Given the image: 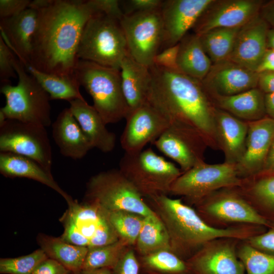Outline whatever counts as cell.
<instances>
[{"instance_id":"cell-33","label":"cell","mask_w":274,"mask_h":274,"mask_svg":"<svg viewBox=\"0 0 274 274\" xmlns=\"http://www.w3.org/2000/svg\"><path fill=\"white\" fill-rule=\"evenodd\" d=\"M23 65L26 71L36 79L48 93L51 100L70 101L77 98H84L80 93V85L75 75L61 77L41 72L29 64Z\"/></svg>"},{"instance_id":"cell-22","label":"cell","mask_w":274,"mask_h":274,"mask_svg":"<svg viewBox=\"0 0 274 274\" xmlns=\"http://www.w3.org/2000/svg\"><path fill=\"white\" fill-rule=\"evenodd\" d=\"M37 18V10L31 7L17 15L0 18V36L23 64H29Z\"/></svg>"},{"instance_id":"cell-9","label":"cell","mask_w":274,"mask_h":274,"mask_svg":"<svg viewBox=\"0 0 274 274\" xmlns=\"http://www.w3.org/2000/svg\"><path fill=\"white\" fill-rule=\"evenodd\" d=\"M133 184L119 169L92 176L83 201L97 203L108 212L127 211L146 217L155 213Z\"/></svg>"},{"instance_id":"cell-31","label":"cell","mask_w":274,"mask_h":274,"mask_svg":"<svg viewBox=\"0 0 274 274\" xmlns=\"http://www.w3.org/2000/svg\"><path fill=\"white\" fill-rule=\"evenodd\" d=\"M244 180L240 192L262 216L274 221V174Z\"/></svg>"},{"instance_id":"cell-5","label":"cell","mask_w":274,"mask_h":274,"mask_svg":"<svg viewBox=\"0 0 274 274\" xmlns=\"http://www.w3.org/2000/svg\"><path fill=\"white\" fill-rule=\"evenodd\" d=\"M128 53L120 20L102 13L93 15L82 31L78 48V58L120 69Z\"/></svg>"},{"instance_id":"cell-26","label":"cell","mask_w":274,"mask_h":274,"mask_svg":"<svg viewBox=\"0 0 274 274\" xmlns=\"http://www.w3.org/2000/svg\"><path fill=\"white\" fill-rule=\"evenodd\" d=\"M0 173L6 178H25L35 180L57 192L67 203L73 200L54 180L52 173L27 157L11 152H1Z\"/></svg>"},{"instance_id":"cell-17","label":"cell","mask_w":274,"mask_h":274,"mask_svg":"<svg viewBox=\"0 0 274 274\" xmlns=\"http://www.w3.org/2000/svg\"><path fill=\"white\" fill-rule=\"evenodd\" d=\"M120 137V144L126 153L142 151L153 143L171 123L168 119L147 102L129 112Z\"/></svg>"},{"instance_id":"cell-36","label":"cell","mask_w":274,"mask_h":274,"mask_svg":"<svg viewBox=\"0 0 274 274\" xmlns=\"http://www.w3.org/2000/svg\"><path fill=\"white\" fill-rule=\"evenodd\" d=\"M129 246L124 241L106 245L88 248L81 270L98 268L112 269L118 263Z\"/></svg>"},{"instance_id":"cell-32","label":"cell","mask_w":274,"mask_h":274,"mask_svg":"<svg viewBox=\"0 0 274 274\" xmlns=\"http://www.w3.org/2000/svg\"><path fill=\"white\" fill-rule=\"evenodd\" d=\"M135 244L142 256L160 250H172L167 230L156 213L145 217Z\"/></svg>"},{"instance_id":"cell-12","label":"cell","mask_w":274,"mask_h":274,"mask_svg":"<svg viewBox=\"0 0 274 274\" xmlns=\"http://www.w3.org/2000/svg\"><path fill=\"white\" fill-rule=\"evenodd\" d=\"M127 49L138 62L150 67L161 51L163 25L160 9L124 15L120 21Z\"/></svg>"},{"instance_id":"cell-40","label":"cell","mask_w":274,"mask_h":274,"mask_svg":"<svg viewBox=\"0 0 274 274\" xmlns=\"http://www.w3.org/2000/svg\"><path fill=\"white\" fill-rule=\"evenodd\" d=\"M15 58L12 50L0 36L1 84L10 83V78L17 77L14 65Z\"/></svg>"},{"instance_id":"cell-35","label":"cell","mask_w":274,"mask_h":274,"mask_svg":"<svg viewBox=\"0 0 274 274\" xmlns=\"http://www.w3.org/2000/svg\"><path fill=\"white\" fill-rule=\"evenodd\" d=\"M239 28H217L199 36L202 46L213 63L228 59Z\"/></svg>"},{"instance_id":"cell-53","label":"cell","mask_w":274,"mask_h":274,"mask_svg":"<svg viewBox=\"0 0 274 274\" xmlns=\"http://www.w3.org/2000/svg\"><path fill=\"white\" fill-rule=\"evenodd\" d=\"M75 274H112L110 268H98L91 270H81Z\"/></svg>"},{"instance_id":"cell-39","label":"cell","mask_w":274,"mask_h":274,"mask_svg":"<svg viewBox=\"0 0 274 274\" xmlns=\"http://www.w3.org/2000/svg\"><path fill=\"white\" fill-rule=\"evenodd\" d=\"M48 258L41 248L27 255L15 258H2L0 259V273L31 274L42 261Z\"/></svg>"},{"instance_id":"cell-27","label":"cell","mask_w":274,"mask_h":274,"mask_svg":"<svg viewBox=\"0 0 274 274\" xmlns=\"http://www.w3.org/2000/svg\"><path fill=\"white\" fill-rule=\"evenodd\" d=\"M120 71L129 113L147 102L151 75L149 67L136 61L129 53L123 59Z\"/></svg>"},{"instance_id":"cell-20","label":"cell","mask_w":274,"mask_h":274,"mask_svg":"<svg viewBox=\"0 0 274 274\" xmlns=\"http://www.w3.org/2000/svg\"><path fill=\"white\" fill-rule=\"evenodd\" d=\"M247 122L245 150L236 164L238 175L243 180L261 175L274 138V119L266 116Z\"/></svg>"},{"instance_id":"cell-30","label":"cell","mask_w":274,"mask_h":274,"mask_svg":"<svg viewBox=\"0 0 274 274\" xmlns=\"http://www.w3.org/2000/svg\"><path fill=\"white\" fill-rule=\"evenodd\" d=\"M38 244L47 256L53 259L75 274L82 269L88 248L66 242L60 237L40 233Z\"/></svg>"},{"instance_id":"cell-47","label":"cell","mask_w":274,"mask_h":274,"mask_svg":"<svg viewBox=\"0 0 274 274\" xmlns=\"http://www.w3.org/2000/svg\"><path fill=\"white\" fill-rule=\"evenodd\" d=\"M31 274H72L71 272L56 261L47 258Z\"/></svg>"},{"instance_id":"cell-7","label":"cell","mask_w":274,"mask_h":274,"mask_svg":"<svg viewBox=\"0 0 274 274\" xmlns=\"http://www.w3.org/2000/svg\"><path fill=\"white\" fill-rule=\"evenodd\" d=\"M67 205L59 219L63 228L60 237L66 242L90 248L119 239L110 222L109 212L97 203L73 199Z\"/></svg>"},{"instance_id":"cell-13","label":"cell","mask_w":274,"mask_h":274,"mask_svg":"<svg viewBox=\"0 0 274 274\" xmlns=\"http://www.w3.org/2000/svg\"><path fill=\"white\" fill-rule=\"evenodd\" d=\"M0 152L30 158L51 173L52 147L43 126L7 119L0 125Z\"/></svg>"},{"instance_id":"cell-49","label":"cell","mask_w":274,"mask_h":274,"mask_svg":"<svg viewBox=\"0 0 274 274\" xmlns=\"http://www.w3.org/2000/svg\"><path fill=\"white\" fill-rule=\"evenodd\" d=\"M259 15L270 28H274V0L264 1L260 8Z\"/></svg>"},{"instance_id":"cell-37","label":"cell","mask_w":274,"mask_h":274,"mask_svg":"<svg viewBox=\"0 0 274 274\" xmlns=\"http://www.w3.org/2000/svg\"><path fill=\"white\" fill-rule=\"evenodd\" d=\"M237 254L246 274H274V255L251 246L246 240L240 241Z\"/></svg>"},{"instance_id":"cell-24","label":"cell","mask_w":274,"mask_h":274,"mask_svg":"<svg viewBox=\"0 0 274 274\" xmlns=\"http://www.w3.org/2000/svg\"><path fill=\"white\" fill-rule=\"evenodd\" d=\"M52 127L54 141L64 156L81 159L93 148L69 108L59 114Z\"/></svg>"},{"instance_id":"cell-14","label":"cell","mask_w":274,"mask_h":274,"mask_svg":"<svg viewBox=\"0 0 274 274\" xmlns=\"http://www.w3.org/2000/svg\"><path fill=\"white\" fill-rule=\"evenodd\" d=\"M153 144L159 151L176 162L182 173L204 162L206 143L195 130L185 124L171 123Z\"/></svg>"},{"instance_id":"cell-23","label":"cell","mask_w":274,"mask_h":274,"mask_svg":"<svg viewBox=\"0 0 274 274\" xmlns=\"http://www.w3.org/2000/svg\"><path fill=\"white\" fill-rule=\"evenodd\" d=\"M215 120L217 144L224 153L225 162L236 165L245 150L248 122L218 108Z\"/></svg>"},{"instance_id":"cell-50","label":"cell","mask_w":274,"mask_h":274,"mask_svg":"<svg viewBox=\"0 0 274 274\" xmlns=\"http://www.w3.org/2000/svg\"><path fill=\"white\" fill-rule=\"evenodd\" d=\"M256 72H274V50L267 49Z\"/></svg>"},{"instance_id":"cell-41","label":"cell","mask_w":274,"mask_h":274,"mask_svg":"<svg viewBox=\"0 0 274 274\" xmlns=\"http://www.w3.org/2000/svg\"><path fill=\"white\" fill-rule=\"evenodd\" d=\"M162 0H123L120 4L124 15L160 9Z\"/></svg>"},{"instance_id":"cell-10","label":"cell","mask_w":274,"mask_h":274,"mask_svg":"<svg viewBox=\"0 0 274 274\" xmlns=\"http://www.w3.org/2000/svg\"><path fill=\"white\" fill-rule=\"evenodd\" d=\"M236 188L211 194L195 204L197 212L208 224L217 228L240 225L269 227L271 221L260 215Z\"/></svg>"},{"instance_id":"cell-25","label":"cell","mask_w":274,"mask_h":274,"mask_svg":"<svg viewBox=\"0 0 274 274\" xmlns=\"http://www.w3.org/2000/svg\"><path fill=\"white\" fill-rule=\"evenodd\" d=\"M68 102L69 109L93 148L104 153L112 151L116 145V136L107 128L94 107L89 105L84 98L74 99Z\"/></svg>"},{"instance_id":"cell-42","label":"cell","mask_w":274,"mask_h":274,"mask_svg":"<svg viewBox=\"0 0 274 274\" xmlns=\"http://www.w3.org/2000/svg\"><path fill=\"white\" fill-rule=\"evenodd\" d=\"M251 246L262 252L274 255V221L266 231L246 240Z\"/></svg>"},{"instance_id":"cell-38","label":"cell","mask_w":274,"mask_h":274,"mask_svg":"<svg viewBox=\"0 0 274 274\" xmlns=\"http://www.w3.org/2000/svg\"><path fill=\"white\" fill-rule=\"evenodd\" d=\"M108 212L110 222L119 239L129 246L135 244L145 217L127 211Z\"/></svg>"},{"instance_id":"cell-52","label":"cell","mask_w":274,"mask_h":274,"mask_svg":"<svg viewBox=\"0 0 274 274\" xmlns=\"http://www.w3.org/2000/svg\"><path fill=\"white\" fill-rule=\"evenodd\" d=\"M266 116L274 119V92L265 94Z\"/></svg>"},{"instance_id":"cell-18","label":"cell","mask_w":274,"mask_h":274,"mask_svg":"<svg viewBox=\"0 0 274 274\" xmlns=\"http://www.w3.org/2000/svg\"><path fill=\"white\" fill-rule=\"evenodd\" d=\"M212 0H165L160 8L163 39L161 51L178 44Z\"/></svg>"},{"instance_id":"cell-8","label":"cell","mask_w":274,"mask_h":274,"mask_svg":"<svg viewBox=\"0 0 274 274\" xmlns=\"http://www.w3.org/2000/svg\"><path fill=\"white\" fill-rule=\"evenodd\" d=\"M119 169L147 198L169 194L173 184L182 173L151 148L138 152H124Z\"/></svg>"},{"instance_id":"cell-46","label":"cell","mask_w":274,"mask_h":274,"mask_svg":"<svg viewBox=\"0 0 274 274\" xmlns=\"http://www.w3.org/2000/svg\"><path fill=\"white\" fill-rule=\"evenodd\" d=\"M98 13L112 16L120 21L124 16L120 1L118 0H93Z\"/></svg>"},{"instance_id":"cell-3","label":"cell","mask_w":274,"mask_h":274,"mask_svg":"<svg viewBox=\"0 0 274 274\" xmlns=\"http://www.w3.org/2000/svg\"><path fill=\"white\" fill-rule=\"evenodd\" d=\"M147 198L157 210V214L167 230L172 251L183 259L190 258L211 241L220 238L245 241L263 231L262 227L252 225L215 227L205 222L196 211L181 199L172 198L167 195Z\"/></svg>"},{"instance_id":"cell-19","label":"cell","mask_w":274,"mask_h":274,"mask_svg":"<svg viewBox=\"0 0 274 274\" xmlns=\"http://www.w3.org/2000/svg\"><path fill=\"white\" fill-rule=\"evenodd\" d=\"M259 74L229 60L213 63L202 80L210 96H229L258 87Z\"/></svg>"},{"instance_id":"cell-54","label":"cell","mask_w":274,"mask_h":274,"mask_svg":"<svg viewBox=\"0 0 274 274\" xmlns=\"http://www.w3.org/2000/svg\"><path fill=\"white\" fill-rule=\"evenodd\" d=\"M267 49L274 50V28H269L266 37Z\"/></svg>"},{"instance_id":"cell-34","label":"cell","mask_w":274,"mask_h":274,"mask_svg":"<svg viewBox=\"0 0 274 274\" xmlns=\"http://www.w3.org/2000/svg\"><path fill=\"white\" fill-rule=\"evenodd\" d=\"M139 260L144 274H193L187 261L172 250H160Z\"/></svg>"},{"instance_id":"cell-28","label":"cell","mask_w":274,"mask_h":274,"mask_svg":"<svg viewBox=\"0 0 274 274\" xmlns=\"http://www.w3.org/2000/svg\"><path fill=\"white\" fill-rule=\"evenodd\" d=\"M216 108L246 122L266 116L265 94L258 87L229 96H210Z\"/></svg>"},{"instance_id":"cell-11","label":"cell","mask_w":274,"mask_h":274,"mask_svg":"<svg viewBox=\"0 0 274 274\" xmlns=\"http://www.w3.org/2000/svg\"><path fill=\"white\" fill-rule=\"evenodd\" d=\"M243 182L235 164L203 162L182 173L173 184L169 194L182 196L196 204L216 191L239 187Z\"/></svg>"},{"instance_id":"cell-1","label":"cell","mask_w":274,"mask_h":274,"mask_svg":"<svg viewBox=\"0 0 274 274\" xmlns=\"http://www.w3.org/2000/svg\"><path fill=\"white\" fill-rule=\"evenodd\" d=\"M38 11L29 64L61 77L75 76L83 28L98 13L93 0H35Z\"/></svg>"},{"instance_id":"cell-15","label":"cell","mask_w":274,"mask_h":274,"mask_svg":"<svg viewBox=\"0 0 274 274\" xmlns=\"http://www.w3.org/2000/svg\"><path fill=\"white\" fill-rule=\"evenodd\" d=\"M264 1L212 0L192 28L199 36L217 28H237L259 14Z\"/></svg>"},{"instance_id":"cell-16","label":"cell","mask_w":274,"mask_h":274,"mask_svg":"<svg viewBox=\"0 0 274 274\" xmlns=\"http://www.w3.org/2000/svg\"><path fill=\"white\" fill-rule=\"evenodd\" d=\"M240 241L220 238L200 248L187 260L193 274H246L237 254Z\"/></svg>"},{"instance_id":"cell-45","label":"cell","mask_w":274,"mask_h":274,"mask_svg":"<svg viewBox=\"0 0 274 274\" xmlns=\"http://www.w3.org/2000/svg\"><path fill=\"white\" fill-rule=\"evenodd\" d=\"M31 2L29 0H1L0 18L17 15L27 9Z\"/></svg>"},{"instance_id":"cell-21","label":"cell","mask_w":274,"mask_h":274,"mask_svg":"<svg viewBox=\"0 0 274 274\" xmlns=\"http://www.w3.org/2000/svg\"><path fill=\"white\" fill-rule=\"evenodd\" d=\"M270 27L259 14L240 27L227 60L256 72L267 49Z\"/></svg>"},{"instance_id":"cell-2","label":"cell","mask_w":274,"mask_h":274,"mask_svg":"<svg viewBox=\"0 0 274 274\" xmlns=\"http://www.w3.org/2000/svg\"><path fill=\"white\" fill-rule=\"evenodd\" d=\"M149 69L151 81L147 102L170 123L188 126L198 133L206 145L218 146L215 120L216 107L201 82L154 64Z\"/></svg>"},{"instance_id":"cell-29","label":"cell","mask_w":274,"mask_h":274,"mask_svg":"<svg viewBox=\"0 0 274 274\" xmlns=\"http://www.w3.org/2000/svg\"><path fill=\"white\" fill-rule=\"evenodd\" d=\"M179 44L177 62L180 72L201 82L213 63L203 48L199 36L187 33Z\"/></svg>"},{"instance_id":"cell-43","label":"cell","mask_w":274,"mask_h":274,"mask_svg":"<svg viewBox=\"0 0 274 274\" xmlns=\"http://www.w3.org/2000/svg\"><path fill=\"white\" fill-rule=\"evenodd\" d=\"M140 272L139 259L134 252L128 249L112 269V274H140Z\"/></svg>"},{"instance_id":"cell-6","label":"cell","mask_w":274,"mask_h":274,"mask_svg":"<svg viewBox=\"0 0 274 274\" xmlns=\"http://www.w3.org/2000/svg\"><path fill=\"white\" fill-rule=\"evenodd\" d=\"M14 65L18 82L15 86L11 83L1 84V93L6 98V104L0 111L6 119L45 127L50 126L51 118L49 95L26 71L18 58H15Z\"/></svg>"},{"instance_id":"cell-48","label":"cell","mask_w":274,"mask_h":274,"mask_svg":"<svg viewBox=\"0 0 274 274\" xmlns=\"http://www.w3.org/2000/svg\"><path fill=\"white\" fill-rule=\"evenodd\" d=\"M257 87L264 94L274 92V72L259 73Z\"/></svg>"},{"instance_id":"cell-51","label":"cell","mask_w":274,"mask_h":274,"mask_svg":"<svg viewBox=\"0 0 274 274\" xmlns=\"http://www.w3.org/2000/svg\"><path fill=\"white\" fill-rule=\"evenodd\" d=\"M271 174H274V138L270 146L261 175Z\"/></svg>"},{"instance_id":"cell-44","label":"cell","mask_w":274,"mask_h":274,"mask_svg":"<svg viewBox=\"0 0 274 274\" xmlns=\"http://www.w3.org/2000/svg\"><path fill=\"white\" fill-rule=\"evenodd\" d=\"M179 48L178 43L162 50L155 56L153 64L169 71L180 72L177 62Z\"/></svg>"},{"instance_id":"cell-4","label":"cell","mask_w":274,"mask_h":274,"mask_svg":"<svg viewBox=\"0 0 274 274\" xmlns=\"http://www.w3.org/2000/svg\"><path fill=\"white\" fill-rule=\"evenodd\" d=\"M75 75L80 85L92 98L93 106L106 125L125 119L129 109L123 93L120 69L79 59Z\"/></svg>"}]
</instances>
